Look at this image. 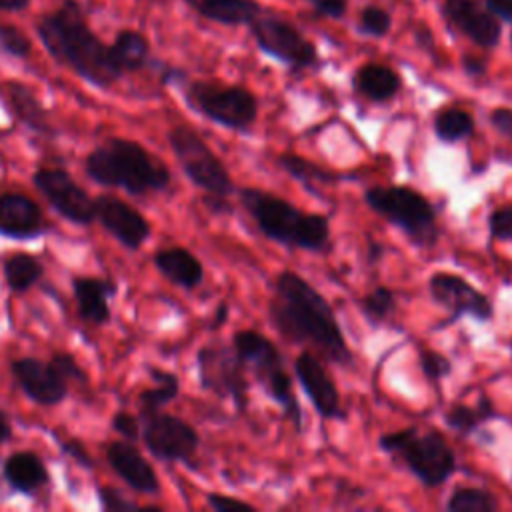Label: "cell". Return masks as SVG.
Returning a JSON list of instances; mask_svg holds the SVG:
<instances>
[{"label":"cell","instance_id":"obj_1","mask_svg":"<svg viewBox=\"0 0 512 512\" xmlns=\"http://www.w3.org/2000/svg\"><path fill=\"white\" fill-rule=\"evenodd\" d=\"M268 320L290 342L308 344L324 360L350 368L352 350L328 300L300 274L284 270L276 276Z\"/></svg>","mask_w":512,"mask_h":512},{"label":"cell","instance_id":"obj_2","mask_svg":"<svg viewBox=\"0 0 512 512\" xmlns=\"http://www.w3.org/2000/svg\"><path fill=\"white\" fill-rule=\"evenodd\" d=\"M36 34L58 64L96 88H110L124 76L112 62L110 44H104L88 26L76 0H64L54 12L44 14L36 24Z\"/></svg>","mask_w":512,"mask_h":512},{"label":"cell","instance_id":"obj_3","mask_svg":"<svg viewBox=\"0 0 512 512\" xmlns=\"http://www.w3.org/2000/svg\"><path fill=\"white\" fill-rule=\"evenodd\" d=\"M86 176L104 188H122L132 196L162 192L170 186V168L130 138H110L84 160Z\"/></svg>","mask_w":512,"mask_h":512},{"label":"cell","instance_id":"obj_4","mask_svg":"<svg viewBox=\"0 0 512 512\" xmlns=\"http://www.w3.org/2000/svg\"><path fill=\"white\" fill-rule=\"evenodd\" d=\"M238 198L268 240L308 252H326L330 248V222L324 214L304 212L260 188H240Z\"/></svg>","mask_w":512,"mask_h":512},{"label":"cell","instance_id":"obj_5","mask_svg":"<svg viewBox=\"0 0 512 512\" xmlns=\"http://www.w3.org/2000/svg\"><path fill=\"white\" fill-rule=\"evenodd\" d=\"M378 446L394 460L402 462L426 488L442 486L458 470L454 450L436 430L422 432L416 426H408L386 432L378 438Z\"/></svg>","mask_w":512,"mask_h":512},{"label":"cell","instance_id":"obj_6","mask_svg":"<svg viewBox=\"0 0 512 512\" xmlns=\"http://www.w3.org/2000/svg\"><path fill=\"white\" fill-rule=\"evenodd\" d=\"M232 346L246 366L248 372L258 380V384L268 392V396L280 406L282 414L290 418L296 430H302V408L296 400L292 378L284 368V360L276 344L260 334L258 330H238L232 338Z\"/></svg>","mask_w":512,"mask_h":512},{"label":"cell","instance_id":"obj_7","mask_svg":"<svg viewBox=\"0 0 512 512\" xmlns=\"http://www.w3.org/2000/svg\"><path fill=\"white\" fill-rule=\"evenodd\" d=\"M364 202L402 230L410 242L422 248L436 244L440 236L438 214L432 202L410 186H370L364 192Z\"/></svg>","mask_w":512,"mask_h":512},{"label":"cell","instance_id":"obj_8","mask_svg":"<svg viewBox=\"0 0 512 512\" xmlns=\"http://www.w3.org/2000/svg\"><path fill=\"white\" fill-rule=\"evenodd\" d=\"M168 144L184 176L206 194L204 200H228L234 194L228 168L196 130L174 126L168 132Z\"/></svg>","mask_w":512,"mask_h":512},{"label":"cell","instance_id":"obj_9","mask_svg":"<svg viewBox=\"0 0 512 512\" xmlns=\"http://www.w3.org/2000/svg\"><path fill=\"white\" fill-rule=\"evenodd\" d=\"M184 100L210 122L234 132H248L258 118V100L254 92L238 84L194 80L186 84Z\"/></svg>","mask_w":512,"mask_h":512},{"label":"cell","instance_id":"obj_10","mask_svg":"<svg viewBox=\"0 0 512 512\" xmlns=\"http://www.w3.org/2000/svg\"><path fill=\"white\" fill-rule=\"evenodd\" d=\"M196 368L200 386L218 398L232 400L242 412L248 406V378L246 366L238 358L234 346L224 342H208L196 354Z\"/></svg>","mask_w":512,"mask_h":512},{"label":"cell","instance_id":"obj_11","mask_svg":"<svg viewBox=\"0 0 512 512\" xmlns=\"http://www.w3.org/2000/svg\"><path fill=\"white\" fill-rule=\"evenodd\" d=\"M248 28L258 44V48L264 54L272 56L274 60H278L294 70L314 68L320 64V56H318L314 42H310L288 20L262 10L248 24Z\"/></svg>","mask_w":512,"mask_h":512},{"label":"cell","instance_id":"obj_12","mask_svg":"<svg viewBox=\"0 0 512 512\" xmlns=\"http://www.w3.org/2000/svg\"><path fill=\"white\" fill-rule=\"evenodd\" d=\"M140 440L160 462H192L198 452L200 436L196 428L180 416L154 410L140 414Z\"/></svg>","mask_w":512,"mask_h":512},{"label":"cell","instance_id":"obj_13","mask_svg":"<svg viewBox=\"0 0 512 512\" xmlns=\"http://www.w3.org/2000/svg\"><path fill=\"white\" fill-rule=\"evenodd\" d=\"M32 184L64 220L76 226H90L96 220L94 198L70 176L68 170L38 166L32 172Z\"/></svg>","mask_w":512,"mask_h":512},{"label":"cell","instance_id":"obj_14","mask_svg":"<svg viewBox=\"0 0 512 512\" xmlns=\"http://www.w3.org/2000/svg\"><path fill=\"white\" fill-rule=\"evenodd\" d=\"M432 300L450 312L448 322L472 316L478 322H490L494 316L492 300L466 278L452 272H434L428 278Z\"/></svg>","mask_w":512,"mask_h":512},{"label":"cell","instance_id":"obj_15","mask_svg":"<svg viewBox=\"0 0 512 512\" xmlns=\"http://www.w3.org/2000/svg\"><path fill=\"white\" fill-rule=\"evenodd\" d=\"M94 212L100 226L126 250H138L152 234V226L142 212L114 194L94 198Z\"/></svg>","mask_w":512,"mask_h":512},{"label":"cell","instance_id":"obj_16","mask_svg":"<svg viewBox=\"0 0 512 512\" xmlns=\"http://www.w3.org/2000/svg\"><path fill=\"white\" fill-rule=\"evenodd\" d=\"M10 374L18 388L40 406H58L68 396V382L50 360L46 362L34 356L14 358L10 362Z\"/></svg>","mask_w":512,"mask_h":512},{"label":"cell","instance_id":"obj_17","mask_svg":"<svg viewBox=\"0 0 512 512\" xmlns=\"http://www.w3.org/2000/svg\"><path fill=\"white\" fill-rule=\"evenodd\" d=\"M294 374L300 382L304 394L312 402L314 410L324 420H344L346 412L340 404V392L330 376V372L324 368V364L318 360L312 352H302L294 360Z\"/></svg>","mask_w":512,"mask_h":512},{"label":"cell","instance_id":"obj_18","mask_svg":"<svg viewBox=\"0 0 512 512\" xmlns=\"http://www.w3.org/2000/svg\"><path fill=\"white\" fill-rule=\"evenodd\" d=\"M440 12L446 24L480 48H494L500 42V20L476 0H442Z\"/></svg>","mask_w":512,"mask_h":512},{"label":"cell","instance_id":"obj_19","mask_svg":"<svg viewBox=\"0 0 512 512\" xmlns=\"http://www.w3.org/2000/svg\"><path fill=\"white\" fill-rule=\"evenodd\" d=\"M106 462L112 472L134 492L154 496L160 492V480L154 466L130 440H112L106 444Z\"/></svg>","mask_w":512,"mask_h":512},{"label":"cell","instance_id":"obj_20","mask_svg":"<svg viewBox=\"0 0 512 512\" xmlns=\"http://www.w3.org/2000/svg\"><path fill=\"white\" fill-rule=\"evenodd\" d=\"M46 232L40 206L26 194H0V236L10 240H34Z\"/></svg>","mask_w":512,"mask_h":512},{"label":"cell","instance_id":"obj_21","mask_svg":"<svg viewBox=\"0 0 512 512\" xmlns=\"http://www.w3.org/2000/svg\"><path fill=\"white\" fill-rule=\"evenodd\" d=\"M118 292V286L110 278H98V276H74L72 278V294L78 308L80 320L104 326L112 318V310L108 306V300L114 298Z\"/></svg>","mask_w":512,"mask_h":512},{"label":"cell","instance_id":"obj_22","mask_svg":"<svg viewBox=\"0 0 512 512\" xmlns=\"http://www.w3.org/2000/svg\"><path fill=\"white\" fill-rule=\"evenodd\" d=\"M6 484L20 494H34L50 482V472L44 460L30 450L12 452L2 464Z\"/></svg>","mask_w":512,"mask_h":512},{"label":"cell","instance_id":"obj_23","mask_svg":"<svg viewBox=\"0 0 512 512\" xmlns=\"http://www.w3.org/2000/svg\"><path fill=\"white\" fill-rule=\"evenodd\" d=\"M154 266L166 280L184 290H194L204 280L202 262L184 246H168L158 250L154 254Z\"/></svg>","mask_w":512,"mask_h":512},{"label":"cell","instance_id":"obj_24","mask_svg":"<svg viewBox=\"0 0 512 512\" xmlns=\"http://www.w3.org/2000/svg\"><path fill=\"white\" fill-rule=\"evenodd\" d=\"M352 88L372 102H388L400 92L402 78L386 64L366 62L354 70Z\"/></svg>","mask_w":512,"mask_h":512},{"label":"cell","instance_id":"obj_25","mask_svg":"<svg viewBox=\"0 0 512 512\" xmlns=\"http://www.w3.org/2000/svg\"><path fill=\"white\" fill-rule=\"evenodd\" d=\"M6 96H8L12 112L28 130H34L42 136L58 134V130L50 122L48 110L42 106V102L38 100V96L34 94V90L30 86L12 80L6 84Z\"/></svg>","mask_w":512,"mask_h":512},{"label":"cell","instance_id":"obj_26","mask_svg":"<svg viewBox=\"0 0 512 512\" xmlns=\"http://www.w3.org/2000/svg\"><path fill=\"white\" fill-rule=\"evenodd\" d=\"M186 4L222 26H248L264 10L256 0H186Z\"/></svg>","mask_w":512,"mask_h":512},{"label":"cell","instance_id":"obj_27","mask_svg":"<svg viewBox=\"0 0 512 512\" xmlns=\"http://www.w3.org/2000/svg\"><path fill=\"white\" fill-rule=\"evenodd\" d=\"M110 56L122 74L138 72L146 66L150 58L148 38L138 30H120L110 44Z\"/></svg>","mask_w":512,"mask_h":512},{"label":"cell","instance_id":"obj_28","mask_svg":"<svg viewBox=\"0 0 512 512\" xmlns=\"http://www.w3.org/2000/svg\"><path fill=\"white\" fill-rule=\"evenodd\" d=\"M2 272L8 288L14 294L28 292L44 276V264L30 252H12L2 262Z\"/></svg>","mask_w":512,"mask_h":512},{"label":"cell","instance_id":"obj_29","mask_svg":"<svg viewBox=\"0 0 512 512\" xmlns=\"http://www.w3.org/2000/svg\"><path fill=\"white\" fill-rule=\"evenodd\" d=\"M498 412L492 404L490 398L482 396L474 406L470 404H452L446 414H444V420L446 424L458 432L460 436H470L474 434L484 422L496 418Z\"/></svg>","mask_w":512,"mask_h":512},{"label":"cell","instance_id":"obj_30","mask_svg":"<svg viewBox=\"0 0 512 512\" xmlns=\"http://www.w3.org/2000/svg\"><path fill=\"white\" fill-rule=\"evenodd\" d=\"M148 374L154 380V386L144 388L140 392V396H138L140 414L142 412L162 410L166 404H170L180 394V380H178V376L174 372L150 366Z\"/></svg>","mask_w":512,"mask_h":512},{"label":"cell","instance_id":"obj_31","mask_svg":"<svg viewBox=\"0 0 512 512\" xmlns=\"http://www.w3.org/2000/svg\"><path fill=\"white\" fill-rule=\"evenodd\" d=\"M434 134L444 144H456L468 140L474 134V118L470 112L448 106L434 116Z\"/></svg>","mask_w":512,"mask_h":512},{"label":"cell","instance_id":"obj_32","mask_svg":"<svg viewBox=\"0 0 512 512\" xmlns=\"http://www.w3.org/2000/svg\"><path fill=\"white\" fill-rule=\"evenodd\" d=\"M276 164L280 168H284L292 178L304 182L306 186H314V184H332L340 180V174H334L322 166H318L316 162H310L298 154H280L276 158Z\"/></svg>","mask_w":512,"mask_h":512},{"label":"cell","instance_id":"obj_33","mask_svg":"<svg viewBox=\"0 0 512 512\" xmlns=\"http://www.w3.org/2000/svg\"><path fill=\"white\" fill-rule=\"evenodd\" d=\"M500 502L496 496L484 488L458 486L452 490L446 502L448 512H496Z\"/></svg>","mask_w":512,"mask_h":512},{"label":"cell","instance_id":"obj_34","mask_svg":"<svg viewBox=\"0 0 512 512\" xmlns=\"http://www.w3.org/2000/svg\"><path fill=\"white\" fill-rule=\"evenodd\" d=\"M358 308L370 324H382L396 312V294L388 286H376L360 298Z\"/></svg>","mask_w":512,"mask_h":512},{"label":"cell","instance_id":"obj_35","mask_svg":"<svg viewBox=\"0 0 512 512\" xmlns=\"http://www.w3.org/2000/svg\"><path fill=\"white\" fill-rule=\"evenodd\" d=\"M358 32L368 38H382L390 32L392 28V16L388 10L376 4H368L360 10L358 14Z\"/></svg>","mask_w":512,"mask_h":512},{"label":"cell","instance_id":"obj_36","mask_svg":"<svg viewBox=\"0 0 512 512\" xmlns=\"http://www.w3.org/2000/svg\"><path fill=\"white\" fill-rule=\"evenodd\" d=\"M418 366L430 382H440L446 376H450V372H452L450 358L436 350H430V348H422L418 352Z\"/></svg>","mask_w":512,"mask_h":512},{"label":"cell","instance_id":"obj_37","mask_svg":"<svg viewBox=\"0 0 512 512\" xmlns=\"http://www.w3.org/2000/svg\"><path fill=\"white\" fill-rule=\"evenodd\" d=\"M0 50L14 58H28L32 42L20 28L0 22Z\"/></svg>","mask_w":512,"mask_h":512},{"label":"cell","instance_id":"obj_38","mask_svg":"<svg viewBox=\"0 0 512 512\" xmlns=\"http://www.w3.org/2000/svg\"><path fill=\"white\" fill-rule=\"evenodd\" d=\"M98 502H100V508L106 510V512H142V506L138 502H134L132 498L124 496L118 488L114 486H98Z\"/></svg>","mask_w":512,"mask_h":512},{"label":"cell","instance_id":"obj_39","mask_svg":"<svg viewBox=\"0 0 512 512\" xmlns=\"http://www.w3.org/2000/svg\"><path fill=\"white\" fill-rule=\"evenodd\" d=\"M488 234L492 240L512 242V206H498L488 214Z\"/></svg>","mask_w":512,"mask_h":512},{"label":"cell","instance_id":"obj_40","mask_svg":"<svg viewBox=\"0 0 512 512\" xmlns=\"http://www.w3.org/2000/svg\"><path fill=\"white\" fill-rule=\"evenodd\" d=\"M50 364L58 370V374L70 384V382H88V376L84 368L78 364V360L70 352H54L50 356Z\"/></svg>","mask_w":512,"mask_h":512},{"label":"cell","instance_id":"obj_41","mask_svg":"<svg viewBox=\"0 0 512 512\" xmlns=\"http://www.w3.org/2000/svg\"><path fill=\"white\" fill-rule=\"evenodd\" d=\"M110 426L116 434H120L122 438L134 442V440H140V430H142V422H140V416L128 412V410H118L112 414V420H110Z\"/></svg>","mask_w":512,"mask_h":512},{"label":"cell","instance_id":"obj_42","mask_svg":"<svg viewBox=\"0 0 512 512\" xmlns=\"http://www.w3.org/2000/svg\"><path fill=\"white\" fill-rule=\"evenodd\" d=\"M54 440H56V444L60 446L62 454H66L70 460H74V462L80 464L82 468H88V470H90V468L94 466V460H92L90 452L86 450L84 442H80L78 438H58V436H54Z\"/></svg>","mask_w":512,"mask_h":512},{"label":"cell","instance_id":"obj_43","mask_svg":"<svg viewBox=\"0 0 512 512\" xmlns=\"http://www.w3.org/2000/svg\"><path fill=\"white\" fill-rule=\"evenodd\" d=\"M206 502L216 512H256V506H252L250 502L234 498V496L218 494V492H210L206 496Z\"/></svg>","mask_w":512,"mask_h":512},{"label":"cell","instance_id":"obj_44","mask_svg":"<svg viewBox=\"0 0 512 512\" xmlns=\"http://www.w3.org/2000/svg\"><path fill=\"white\" fill-rule=\"evenodd\" d=\"M488 122L500 136L512 142V108H506V106L494 108L488 116Z\"/></svg>","mask_w":512,"mask_h":512},{"label":"cell","instance_id":"obj_45","mask_svg":"<svg viewBox=\"0 0 512 512\" xmlns=\"http://www.w3.org/2000/svg\"><path fill=\"white\" fill-rule=\"evenodd\" d=\"M312 4L316 14L326 18H342L348 10V0H306Z\"/></svg>","mask_w":512,"mask_h":512},{"label":"cell","instance_id":"obj_46","mask_svg":"<svg viewBox=\"0 0 512 512\" xmlns=\"http://www.w3.org/2000/svg\"><path fill=\"white\" fill-rule=\"evenodd\" d=\"M484 6L498 20L512 24V0H484Z\"/></svg>","mask_w":512,"mask_h":512},{"label":"cell","instance_id":"obj_47","mask_svg":"<svg viewBox=\"0 0 512 512\" xmlns=\"http://www.w3.org/2000/svg\"><path fill=\"white\" fill-rule=\"evenodd\" d=\"M462 68L468 76H484L486 74V60L478 58V56H472V54H466L462 58Z\"/></svg>","mask_w":512,"mask_h":512},{"label":"cell","instance_id":"obj_48","mask_svg":"<svg viewBox=\"0 0 512 512\" xmlns=\"http://www.w3.org/2000/svg\"><path fill=\"white\" fill-rule=\"evenodd\" d=\"M12 438V422L4 410H0V444Z\"/></svg>","mask_w":512,"mask_h":512},{"label":"cell","instance_id":"obj_49","mask_svg":"<svg viewBox=\"0 0 512 512\" xmlns=\"http://www.w3.org/2000/svg\"><path fill=\"white\" fill-rule=\"evenodd\" d=\"M30 0H0V10L2 12H20L28 8Z\"/></svg>","mask_w":512,"mask_h":512},{"label":"cell","instance_id":"obj_50","mask_svg":"<svg viewBox=\"0 0 512 512\" xmlns=\"http://www.w3.org/2000/svg\"><path fill=\"white\" fill-rule=\"evenodd\" d=\"M228 318V306L222 302L218 308H216V314H214V322L210 324V328H220Z\"/></svg>","mask_w":512,"mask_h":512},{"label":"cell","instance_id":"obj_51","mask_svg":"<svg viewBox=\"0 0 512 512\" xmlns=\"http://www.w3.org/2000/svg\"><path fill=\"white\" fill-rule=\"evenodd\" d=\"M510 44H512V34H510Z\"/></svg>","mask_w":512,"mask_h":512}]
</instances>
